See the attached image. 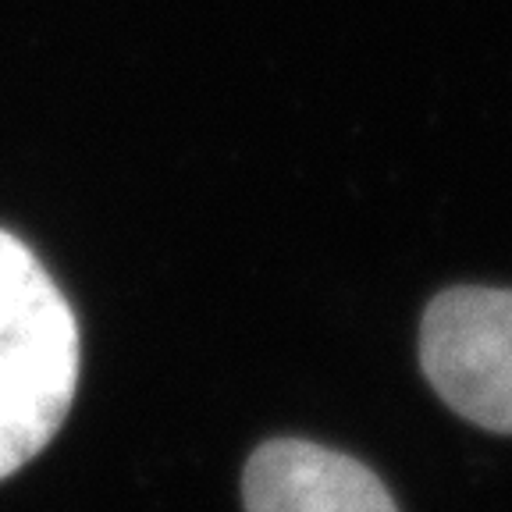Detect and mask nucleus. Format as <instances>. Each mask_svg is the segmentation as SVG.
Returning <instances> with one entry per match:
<instances>
[{
  "label": "nucleus",
  "mask_w": 512,
  "mask_h": 512,
  "mask_svg": "<svg viewBox=\"0 0 512 512\" xmlns=\"http://www.w3.org/2000/svg\"><path fill=\"white\" fill-rule=\"evenodd\" d=\"M75 313L18 235L0 228V480L61 431L79 384Z\"/></svg>",
  "instance_id": "nucleus-1"
},
{
  "label": "nucleus",
  "mask_w": 512,
  "mask_h": 512,
  "mask_svg": "<svg viewBox=\"0 0 512 512\" xmlns=\"http://www.w3.org/2000/svg\"><path fill=\"white\" fill-rule=\"evenodd\" d=\"M420 363L434 392L463 420L512 434V292L463 285L427 306Z\"/></svg>",
  "instance_id": "nucleus-2"
},
{
  "label": "nucleus",
  "mask_w": 512,
  "mask_h": 512,
  "mask_svg": "<svg viewBox=\"0 0 512 512\" xmlns=\"http://www.w3.org/2000/svg\"><path fill=\"white\" fill-rule=\"evenodd\" d=\"M242 502L246 512H399L360 459L299 438L256 448L242 477Z\"/></svg>",
  "instance_id": "nucleus-3"
}]
</instances>
